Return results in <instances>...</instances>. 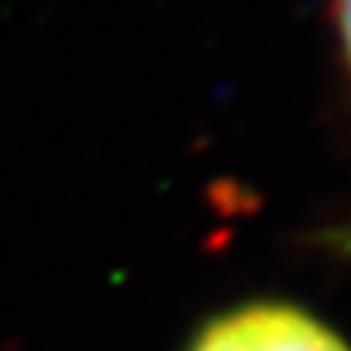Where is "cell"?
<instances>
[{
  "label": "cell",
  "mask_w": 351,
  "mask_h": 351,
  "mask_svg": "<svg viewBox=\"0 0 351 351\" xmlns=\"http://www.w3.org/2000/svg\"><path fill=\"white\" fill-rule=\"evenodd\" d=\"M335 29H339L341 59L351 75V0H335Z\"/></svg>",
  "instance_id": "obj_2"
},
{
  "label": "cell",
  "mask_w": 351,
  "mask_h": 351,
  "mask_svg": "<svg viewBox=\"0 0 351 351\" xmlns=\"http://www.w3.org/2000/svg\"><path fill=\"white\" fill-rule=\"evenodd\" d=\"M186 351H351V345L319 315L261 300L208 319Z\"/></svg>",
  "instance_id": "obj_1"
}]
</instances>
